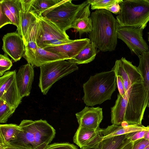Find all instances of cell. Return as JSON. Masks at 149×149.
I'll use <instances>...</instances> for the list:
<instances>
[{"instance_id": "6da1fadb", "label": "cell", "mask_w": 149, "mask_h": 149, "mask_svg": "<svg viewBox=\"0 0 149 149\" xmlns=\"http://www.w3.org/2000/svg\"><path fill=\"white\" fill-rule=\"evenodd\" d=\"M90 17L93 29L88 37L91 42L102 52L114 50L117 43V31L120 27L116 19L111 12L104 9L96 10Z\"/></svg>"}, {"instance_id": "7a4b0ae2", "label": "cell", "mask_w": 149, "mask_h": 149, "mask_svg": "<svg viewBox=\"0 0 149 149\" xmlns=\"http://www.w3.org/2000/svg\"><path fill=\"white\" fill-rule=\"evenodd\" d=\"M19 126L21 131L11 145L29 149H45L55 136L56 130L45 120H23Z\"/></svg>"}, {"instance_id": "3957f363", "label": "cell", "mask_w": 149, "mask_h": 149, "mask_svg": "<svg viewBox=\"0 0 149 149\" xmlns=\"http://www.w3.org/2000/svg\"><path fill=\"white\" fill-rule=\"evenodd\" d=\"M116 75L113 70L91 76L83 85L82 100L88 106L100 104L111 99L117 87Z\"/></svg>"}, {"instance_id": "277c9868", "label": "cell", "mask_w": 149, "mask_h": 149, "mask_svg": "<svg viewBox=\"0 0 149 149\" xmlns=\"http://www.w3.org/2000/svg\"><path fill=\"white\" fill-rule=\"evenodd\" d=\"M116 19L120 27H132L144 29L149 22V0H122Z\"/></svg>"}, {"instance_id": "5b68a950", "label": "cell", "mask_w": 149, "mask_h": 149, "mask_svg": "<svg viewBox=\"0 0 149 149\" xmlns=\"http://www.w3.org/2000/svg\"><path fill=\"white\" fill-rule=\"evenodd\" d=\"M72 1V0H62L43 12L41 17L50 20L61 30L66 32L71 28L80 11L88 4L86 1L78 5L73 4Z\"/></svg>"}, {"instance_id": "8992f818", "label": "cell", "mask_w": 149, "mask_h": 149, "mask_svg": "<svg viewBox=\"0 0 149 149\" xmlns=\"http://www.w3.org/2000/svg\"><path fill=\"white\" fill-rule=\"evenodd\" d=\"M127 104L124 121L129 125H141L147 107V92L143 83L132 85L126 92Z\"/></svg>"}, {"instance_id": "52a82bcc", "label": "cell", "mask_w": 149, "mask_h": 149, "mask_svg": "<svg viewBox=\"0 0 149 149\" xmlns=\"http://www.w3.org/2000/svg\"><path fill=\"white\" fill-rule=\"evenodd\" d=\"M67 61H57L40 67L38 86L43 94L46 95L56 81L78 70L76 64Z\"/></svg>"}, {"instance_id": "ba28073f", "label": "cell", "mask_w": 149, "mask_h": 149, "mask_svg": "<svg viewBox=\"0 0 149 149\" xmlns=\"http://www.w3.org/2000/svg\"><path fill=\"white\" fill-rule=\"evenodd\" d=\"M15 70L6 72L0 77V100L14 111L22 102L16 79Z\"/></svg>"}, {"instance_id": "9c48e42d", "label": "cell", "mask_w": 149, "mask_h": 149, "mask_svg": "<svg viewBox=\"0 0 149 149\" xmlns=\"http://www.w3.org/2000/svg\"><path fill=\"white\" fill-rule=\"evenodd\" d=\"M143 29L132 27H120L117 38L127 45L132 54L138 56L149 51V47L143 38Z\"/></svg>"}, {"instance_id": "30bf717a", "label": "cell", "mask_w": 149, "mask_h": 149, "mask_svg": "<svg viewBox=\"0 0 149 149\" xmlns=\"http://www.w3.org/2000/svg\"><path fill=\"white\" fill-rule=\"evenodd\" d=\"M36 17L37 19L34 25V33L36 43L38 47H40L45 41L69 39L66 32L61 30L50 20L42 17Z\"/></svg>"}, {"instance_id": "8fae6325", "label": "cell", "mask_w": 149, "mask_h": 149, "mask_svg": "<svg viewBox=\"0 0 149 149\" xmlns=\"http://www.w3.org/2000/svg\"><path fill=\"white\" fill-rule=\"evenodd\" d=\"M111 70L115 72L116 75L122 78L126 92L133 84L143 83L137 67L125 58L116 60Z\"/></svg>"}, {"instance_id": "7c38bea8", "label": "cell", "mask_w": 149, "mask_h": 149, "mask_svg": "<svg viewBox=\"0 0 149 149\" xmlns=\"http://www.w3.org/2000/svg\"><path fill=\"white\" fill-rule=\"evenodd\" d=\"M23 57L28 63L33 67H37L57 61L69 59L68 57L64 55L50 52L38 46L34 50L25 48Z\"/></svg>"}, {"instance_id": "4fadbf2b", "label": "cell", "mask_w": 149, "mask_h": 149, "mask_svg": "<svg viewBox=\"0 0 149 149\" xmlns=\"http://www.w3.org/2000/svg\"><path fill=\"white\" fill-rule=\"evenodd\" d=\"M2 49L15 62L19 61L23 56L25 45L22 36L15 32L7 33L2 38Z\"/></svg>"}, {"instance_id": "5bb4252c", "label": "cell", "mask_w": 149, "mask_h": 149, "mask_svg": "<svg viewBox=\"0 0 149 149\" xmlns=\"http://www.w3.org/2000/svg\"><path fill=\"white\" fill-rule=\"evenodd\" d=\"M79 126L96 130L103 118L102 108L100 107H89L86 106L81 111L75 114Z\"/></svg>"}, {"instance_id": "9a60e30c", "label": "cell", "mask_w": 149, "mask_h": 149, "mask_svg": "<svg viewBox=\"0 0 149 149\" xmlns=\"http://www.w3.org/2000/svg\"><path fill=\"white\" fill-rule=\"evenodd\" d=\"M34 76V67L28 63L21 66L16 73L17 87L22 98L29 95Z\"/></svg>"}, {"instance_id": "2e32d148", "label": "cell", "mask_w": 149, "mask_h": 149, "mask_svg": "<svg viewBox=\"0 0 149 149\" xmlns=\"http://www.w3.org/2000/svg\"><path fill=\"white\" fill-rule=\"evenodd\" d=\"M102 129L94 130L79 127L73 137L74 143L81 149L94 145L102 140Z\"/></svg>"}, {"instance_id": "e0dca14e", "label": "cell", "mask_w": 149, "mask_h": 149, "mask_svg": "<svg viewBox=\"0 0 149 149\" xmlns=\"http://www.w3.org/2000/svg\"><path fill=\"white\" fill-rule=\"evenodd\" d=\"M91 43L89 39L85 38L75 40L70 43L49 46L43 49L53 53L61 54L70 59L77 55L86 46Z\"/></svg>"}, {"instance_id": "ac0fdd59", "label": "cell", "mask_w": 149, "mask_h": 149, "mask_svg": "<svg viewBox=\"0 0 149 149\" xmlns=\"http://www.w3.org/2000/svg\"><path fill=\"white\" fill-rule=\"evenodd\" d=\"M20 28L17 33L22 37L25 46L29 29L32 24L37 21V18L33 13L29 11V0H20Z\"/></svg>"}, {"instance_id": "d6986e66", "label": "cell", "mask_w": 149, "mask_h": 149, "mask_svg": "<svg viewBox=\"0 0 149 149\" xmlns=\"http://www.w3.org/2000/svg\"><path fill=\"white\" fill-rule=\"evenodd\" d=\"M90 5L88 4L79 12L74 20L71 28L78 32L80 36L84 33H90L93 30V24L90 17Z\"/></svg>"}, {"instance_id": "ffe728a7", "label": "cell", "mask_w": 149, "mask_h": 149, "mask_svg": "<svg viewBox=\"0 0 149 149\" xmlns=\"http://www.w3.org/2000/svg\"><path fill=\"white\" fill-rule=\"evenodd\" d=\"M147 127L142 124L128 125L125 127L113 124L108 126L106 128L102 129V140L143 130H147Z\"/></svg>"}, {"instance_id": "44dd1931", "label": "cell", "mask_w": 149, "mask_h": 149, "mask_svg": "<svg viewBox=\"0 0 149 149\" xmlns=\"http://www.w3.org/2000/svg\"><path fill=\"white\" fill-rule=\"evenodd\" d=\"M127 96H122L119 94L114 106L111 108V122L112 124L120 125L124 121L127 104Z\"/></svg>"}, {"instance_id": "7402d4cb", "label": "cell", "mask_w": 149, "mask_h": 149, "mask_svg": "<svg viewBox=\"0 0 149 149\" xmlns=\"http://www.w3.org/2000/svg\"><path fill=\"white\" fill-rule=\"evenodd\" d=\"M21 131L19 125L10 123L0 125V146L15 140Z\"/></svg>"}, {"instance_id": "603a6c76", "label": "cell", "mask_w": 149, "mask_h": 149, "mask_svg": "<svg viewBox=\"0 0 149 149\" xmlns=\"http://www.w3.org/2000/svg\"><path fill=\"white\" fill-rule=\"evenodd\" d=\"M96 48L94 44L91 42L86 46L77 55L67 60L76 64L90 63L95 57Z\"/></svg>"}, {"instance_id": "cb8c5ba5", "label": "cell", "mask_w": 149, "mask_h": 149, "mask_svg": "<svg viewBox=\"0 0 149 149\" xmlns=\"http://www.w3.org/2000/svg\"><path fill=\"white\" fill-rule=\"evenodd\" d=\"M139 64L137 67L143 81V84L147 92V103L149 102V51L138 56Z\"/></svg>"}, {"instance_id": "d4e9b609", "label": "cell", "mask_w": 149, "mask_h": 149, "mask_svg": "<svg viewBox=\"0 0 149 149\" xmlns=\"http://www.w3.org/2000/svg\"><path fill=\"white\" fill-rule=\"evenodd\" d=\"M61 0H29V11L37 17H41L45 11L55 6Z\"/></svg>"}, {"instance_id": "484cf974", "label": "cell", "mask_w": 149, "mask_h": 149, "mask_svg": "<svg viewBox=\"0 0 149 149\" xmlns=\"http://www.w3.org/2000/svg\"><path fill=\"white\" fill-rule=\"evenodd\" d=\"M126 139V134H124L103 140L100 149H118Z\"/></svg>"}, {"instance_id": "4316f807", "label": "cell", "mask_w": 149, "mask_h": 149, "mask_svg": "<svg viewBox=\"0 0 149 149\" xmlns=\"http://www.w3.org/2000/svg\"><path fill=\"white\" fill-rule=\"evenodd\" d=\"M1 1L6 6L13 15L16 22L18 32L20 28V0H1Z\"/></svg>"}, {"instance_id": "83f0119b", "label": "cell", "mask_w": 149, "mask_h": 149, "mask_svg": "<svg viewBox=\"0 0 149 149\" xmlns=\"http://www.w3.org/2000/svg\"><path fill=\"white\" fill-rule=\"evenodd\" d=\"M88 4L91 5L92 10L104 9L106 7L118 2L120 0H88Z\"/></svg>"}, {"instance_id": "f1b7e54d", "label": "cell", "mask_w": 149, "mask_h": 149, "mask_svg": "<svg viewBox=\"0 0 149 149\" xmlns=\"http://www.w3.org/2000/svg\"><path fill=\"white\" fill-rule=\"evenodd\" d=\"M15 112L3 101L0 100V123H6Z\"/></svg>"}, {"instance_id": "f546056e", "label": "cell", "mask_w": 149, "mask_h": 149, "mask_svg": "<svg viewBox=\"0 0 149 149\" xmlns=\"http://www.w3.org/2000/svg\"><path fill=\"white\" fill-rule=\"evenodd\" d=\"M5 53L0 54V76H2L6 71L9 70L12 66V61Z\"/></svg>"}, {"instance_id": "4dcf8cb0", "label": "cell", "mask_w": 149, "mask_h": 149, "mask_svg": "<svg viewBox=\"0 0 149 149\" xmlns=\"http://www.w3.org/2000/svg\"><path fill=\"white\" fill-rule=\"evenodd\" d=\"M45 149H78L75 145L69 143H55L49 145Z\"/></svg>"}, {"instance_id": "1f68e13d", "label": "cell", "mask_w": 149, "mask_h": 149, "mask_svg": "<svg viewBox=\"0 0 149 149\" xmlns=\"http://www.w3.org/2000/svg\"><path fill=\"white\" fill-rule=\"evenodd\" d=\"M147 130H141L127 134L126 138L134 142L138 140L144 138Z\"/></svg>"}, {"instance_id": "d6a6232c", "label": "cell", "mask_w": 149, "mask_h": 149, "mask_svg": "<svg viewBox=\"0 0 149 149\" xmlns=\"http://www.w3.org/2000/svg\"><path fill=\"white\" fill-rule=\"evenodd\" d=\"M0 9L2 10L10 20L13 24L17 26L16 22L13 15L6 6L1 1H0Z\"/></svg>"}, {"instance_id": "836d02e7", "label": "cell", "mask_w": 149, "mask_h": 149, "mask_svg": "<svg viewBox=\"0 0 149 149\" xmlns=\"http://www.w3.org/2000/svg\"><path fill=\"white\" fill-rule=\"evenodd\" d=\"M133 143L132 149H144L149 145V141L144 138L138 140Z\"/></svg>"}, {"instance_id": "e575fe53", "label": "cell", "mask_w": 149, "mask_h": 149, "mask_svg": "<svg viewBox=\"0 0 149 149\" xmlns=\"http://www.w3.org/2000/svg\"><path fill=\"white\" fill-rule=\"evenodd\" d=\"M122 1V0H120V1L107 6L104 9L116 15H119L120 10V8L119 3Z\"/></svg>"}, {"instance_id": "d590c367", "label": "cell", "mask_w": 149, "mask_h": 149, "mask_svg": "<svg viewBox=\"0 0 149 149\" xmlns=\"http://www.w3.org/2000/svg\"><path fill=\"white\" fill-rule=\"evenodd\" d=\"M8 24L13 23L2 10L0 9V28Z\"/></svg>"}, {"instance_id": "8d00e7d4", "label": "cell", "mask_w": 149, "mask_h": 149, "mask_svg": "<svg viewBox=\"0 0 149 149\" xmlns=\"http://www.w3.org/2000/svg\"><path fill=\"white\" fill-rule=\"evenodd\" d=\"M117 84L119 94L123 96L126 93L123 84L121 77L118 75H116Z\"/></svg>"}, {"instance_id": "74e56055", "label": "cell", "mask_w": 149, "mask_h": 149, "mask_svg": "<svg viewBox=\"0 0 149 149\" xmlns=\"http://www.w3.org/2000/svg\"><path fill=\"white\" fill-rule=\"evenodd\" d=\"M133 143V142L127 138L118 149H132Z\"/></svg>"}, {"instance_id": "f35d334b", "label": "cell", "mask_w": 149, "mask_h": 149, "mask_svg": "<svg viewBox=\"0 0 149 149\" xmlns=\"http://www.w3.org/2000/svg\"><path fill=\"white\" fill-rule=\"evenodd\" d=\"M6 149H29L24 147L7 144L3 146H0Z\"/></svg>"}, {"instance_id": "ab89813d", "label": "cell", "mask_w": 149, "mask_h": 149, "mask_svg": "<svg viewBox=\"0 0 149 149\" xmlns=\"http://www.w3.org/2000/svg\"><path fill=\"white\" fill-rule=\"evenodd\" d=\"M101 141L93 146L83 148L81 149H100L101 148Z\"/></svg>"}, {"instance_id": "60d3db41", "label": "cell", "mask_w": 149, "mask_h": 149, "mask_svg": "<svg viewBox=\"0 0 149 149\" xmlns=\"http://www.w3.org/2000/svg\"><path fill=\"white\" fill-rule=\"evenodd\" d=\"M148 130L145 135L144 138L149 141V126H147Z\"/></svg>"}, {"instance_id": "b9f144b4", "label": "cell", "mask_w": 149, "mask_h": 149, "mask_svg": "<svg viewBox=\"0 0 149 149\" xmlns=\"http://www.w3.org/2000/svg\"><path fill=\"white\" fill-rule=\"evenodd\" d=\"M148 41L149 42V32H148Z\"/></svg>"}, {"instance_id": "7bdbcfd3", "label": "cell", "mask_w": 149, "mask_h": 149, "mask_svg": "<svg viewBox=\"0 0 149 149\" xmlns=\"http://www.w3.org/2000/svg\"><path fill=\"white\" fill-rule=\"evenodd\" d=\"M144 149H149V145L146 147Z\"/></svg>"}, {"instance_id": "ee69618b", "label": "cell", "mask_w": 149, "mask_h": 149, "mask_svg": "<svg viewBox=\"0 0 149 149\" xmlns=\"http://www.w3.org/2000/svg\"><path fill=\"white\" fill-rule=\"evenodd\" d=\"M147 107L149 108V102L148 103ZM148 117L149 118V115L148 116Z\"/></svg>"}, {"instance_id": "f6af8a7d", "label": "cell", "mask_w": 149, "mask_h": 149, "mask_svg": "<svg viewBox=\"0 0 149 149\" xmlns=\"http://www.w3.org/2000/svg\"><path fill=\"white\" fill-rule=\"evenodd\" d=\"M0 149H5V148H1V147H0Z\"/></svg>"}, {"instance_id": "bcb514c9", "label": "cell", "mask_w": 149, "mask_h": 149, "mask_svg": "<svg viewBox=\"0 0 149 149\" xmlns=\"http://www.w3.org/2000/svg\"></svg>"}, {"instance_id": "7dc6e473", "label": "cell", "mask_w": 149, "mask_h": 149, "mask_svg": "<svg viewBox=\"0 0 149 149\" xmlns=\"http://www.w3.org/2000/svg\"></svg>"}]
</instances>
